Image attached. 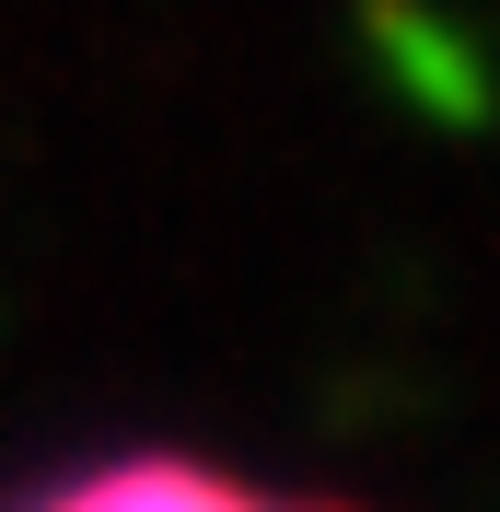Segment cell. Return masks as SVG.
<instances>
[{"label": "cell", "instance_id": "6da1fadb", "mask_svg": "<svg viewBox=\"0 0 500 512\" xmlns=\"http://www.w3.org/2000/svg\"><path fill=\"white\" fill-rule=\"evenodd\" d=\"M0 512H349V501H303V489L233 478V466H198V454H117V466L47 478Z\"/></svg>", "mask_w": 500, "mask_h": 512}]
</instances>
